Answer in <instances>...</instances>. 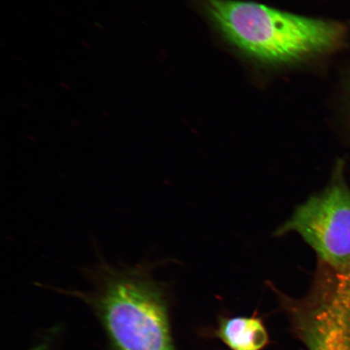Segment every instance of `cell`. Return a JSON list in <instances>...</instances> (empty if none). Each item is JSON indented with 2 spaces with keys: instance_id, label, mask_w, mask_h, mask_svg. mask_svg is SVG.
<instances>
[{
  "instance_id": "cell-1",
  "label": "cell",
  "mask_w": 350,
  "mask_h": 350,
  "mask_svg": "<svg viewBox=\"0 0 350 350\" xmlns=\"http://www.w3.org/2000/svg\"><path fill=\"white\" fill-rule=\"evenodd\" d=\"M154 266L148 260L113 265L102 258L86 270L91 290L73 292L93 308L116 350H175Z\"/></svg>"
},
{
  "instance_id": "cell-3",
  "label": "cell",
  "mask_w": 350,
  "mask_h": 350,
  "mask_svg": "<svg viewBox=\"0 0 350 350\" xmlns=\"http://www.w3.org/2000/svg\"><path fill=\"white\" fill-rule=\"evenodd\" d=\"M290 233L301 236L323 268L350 273V188L341 166H336L325 189L310 196L275 232Z\"/></svg>"
},
{
  "instance_id": "cell-4",
  "label": "cell",
  "mask_w": 350,
  "mask_h": 350,
  "mask_svg": "<svg viewBox=\"0 0 350 350\" xmlns=\"http://www.w3.org/2000/svg\"><path fill=\"white\" fill-rule=\"evenodd\" d=\"M218 334L233 350H260L269 340L264 325L256 318L226 319L219 327Z\"/></svg>"
},
{
  "instance_id": "cell-2",
  "label": "cell",
  "mask_w": 350,
  "mask_h": 350,
  "mask_svg": "<svg viewBox=\"0 0 350 350\" xmlns=\"http://www.w3.org/2000/svg\"><path fill=\"white\" fill-rule=\"evenodd\" d=\"M210 19L225 38L260 62L287 64L338 48L347 29L339 22L310 18L236 0H205Z\"/></svg>"
}]
</instances>
